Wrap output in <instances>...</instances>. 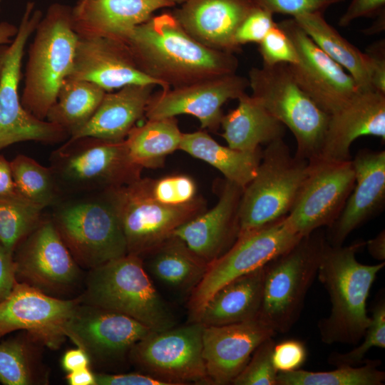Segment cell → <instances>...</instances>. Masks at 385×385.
Returning a JSON list of instances; mask_svg holds the SVG:
<instances>
[{
	"label": "cell",
	"instance_id": "cell-1",
	"mask_svg": "<svg viewBox=\"0 0 385 385\" xmlns=\"http://www.w3.org/2000/svg\"><path fill=\"white\" fill-rule=\"evenodd\" d=\"M120 41L138 68L162 90L235 73L239 67L233 53L198 42L170 12L153 15Z\"/></svg>",
	"mask_w": 385,
	"mask_h": 385
},
{
	"label": "cell",
	"instance_id": "cell-2",
	"mask_svg": "<svg viewBox=\"0 0 385 385\" xmlns=\"http://www.w3.org/2000/svg\"><path fill=\"white\" fill-rule=\"evenodd\" d=\"M365 245L363 241L347 246L327 242L325 247L317 277L331 304L329 315L317 323L320 339L326 344L356 345L370 323L366 301L385 262L371 265L359 262L356 254Z\"/></svg>",
	"mask_w": 385,
	"mask_h": 385
},
{
	"label": "cell",
	"instance_id": "cell-3",
	"mask_svg": "<svg viewBox=\"0 0 385 385\" xmlns=\"http://www.w3.org/2000/svg\"><path fill=\"white\" fill-rule=\"evenodd\" d=\"M34 34L21 101L30 113L46 120L73 66L78 36L73 29L72 7L60 3L50 5Z\"/></svg>",
	"mask_w": 385,
	"mask_h": 385
},
{
	"label": "cell",
	"instance_id": "cell-4",
	"mask_svg": "<svg viewBox=\"0 0 385 385\" xmlns=\"http://www.w3.org/2000/svg\"><path fill=\"white\" fill-rule=\"evenodd\" d=\"M81 302L117 312L153 332L176 326L169 304L146 272L140 257L127 254L89 270Z\"/></svg>",
	"mask_w": 385,
	"mask_h": 385
},
{
	"label": "cell",
	"instance_id": "cell-5",
	"mask_svg": "<svg viewBox=\"0 0 385 385\" xmlns=\"http://www.w3.org/2000/svg\"><path fill=\"white\" fill-rule=\"evenodd\" d=\"M53 209L52 222L80 267L91 270L128 254L108 190L65 197Z\"/></svg>",
	"mask_w": 385,
	"mask_h": 385
},
{
	"label": "cell",
	"instance_id": "cell-6",
	"mask_svg": "<svg viewBox=\"0 0 385 385\" xmlns=\"http://www.w3.org/2000/svg\"><path fill=\"white\" fill-rule=\"evenodd\" d=\"M50 164L63 197L129 184L140 178L143 170L131 160L125 139L91 136L68 138L52 152Z\"/></svg>",
	"mask_w": 385,
	"mask_h": 385
},
{
	"label": "cell",
	"instance_id": "cell-7",
	"mask_svg": "<svg viewBox=\"0 0 385 385\" xmlns=\"http://www.w3.org/2000/svg\"><path fill=\"white\" fill-rule=\"evenodd\" d=\"M327 245L326 235L319 229L264 266L257 317L276 333L288 332L298 321Z\"/></svg>",
	"mask_w": 385,
	"mask_h": 385
},
{
	"label": "cell",
	"instance_id": "cell-8",
	"mask_svg": "<svg viewBox=\"0 0 385 385\" xmlns=\"http://www.w3.org/2000/svg\"><path fill=\"white\" fill-rule=\"evenodd\" d=\"M247 79L251 96L292 133L294 155L308 161L317 158L329 114L297 84L288 65L253 67Z\"/></svg>",
	"mask_w": 385,
	"mask_h": 385
},
{
	"label": "cell",
	"instance_id": "cell-9",
	"mask_svg": "<svg viewBox=\"0 0 385 385\" xmlns=\"http://www.w3.org/2000/svg\"><path fill=\"white\" fill-rule=\"evenodd\" d=\"M308 170L309 161L291 155L282 138L267 144L255 177L243 189L239 235L287 216Z\"/></svg>",
	"mask_w": 385,
	"mask_h": 385
},
{
	"label": "cell",
	"instance_id": "cell-10",
	"mask_svg": "<svg viewBox=\"0 0 385 385\" xmlns=\"http://www.w3.org/2000/svg\"><path fill=\"white\" fill-rule=\"evenodd\" d=\"M43 14L34 2L26 4L18 31L8 46L0 51V150L16 143L35 141L54 144L69 138L61 127L41 120L22 106L19 93L22 60L26 43Z\"/></svg>",
	"mask_w": 385,
	"mask_h": 385
},
{
	"label": "cell",
	"instance_id": "cell-11",
	"mask_svg": "<svg viewBox=\"0 0 385 385\" xmlns=\"http://www.w3.org/2000/svg\"><path fill=\"white\" fill-rule=\"evenodd\" d=\"M108 192L124 233L128 254L140 257L171 236L180 225L205 211L204 200L198 197L179 206L155 200L145 191L141 177Z\"/></svg>",
	"mask_w": 385,
	"mask_h": 385
},
{
	"label": "cell",
	"instance_id": "cell-12",
	"mask_svg": "<svg viewBox=\"0 0 385 385\" xmlns=\"http://www.w3.org/2000/svg\"><path fill=\"white\" fill-rule=\"evenodd\" d=\"M302 237L291 227L286 216L240 235L226 252L208 265L202 279L188 299L190 318L223 285L263 267Z\"/></svg>",
	"mask_w": 385,
	"mask_h": 385
},
{
	"label": "cell",
	"instance_id": "cell-13",
	"mask_svg": "<svg viewBox=\"0 0 385 385\" xmlns=\"http://www.w3.org/2000/svg\"><path fill=\"white\" fill-rule=\"evenodd\" d=\"M204 326L196 322L152 332L138 342L128 356L133 364L173 385L210 383L202 356Z\"/></svg>",
	"mask_w": 385,
	"mask_h": 385
},
{
	"label": "cell",
	"instance_id": "cell-14",
	"mask_svg": "<svg viewBox=\"0 0 385 385\" xmlns=\"http://www.w3.org/2000/svg\"><path fill=\"white\" fill-rule=\"evenodd\" d=\"M354 183L351 160H309L307 175L286 216L288 223L302 237L329 227L342 212Z\"/></svg>",
	"mask_w": 385,
	"mask_h": 385
},
{
	"label": "cell",
	"instance_id": "cell-15",
	"mask_svg": "<svg viewBox=\"0 0 385 385\" xmlns=\"http://www.w3.org/2000/svg\"><path fill=\"white\" fill-rule=\"evenodd\" d=\"M13 257L17 282L53 297L71 291L81 279L80 266L51 217L43 216L37 226L17 245Z\"/></svg>",
	"mask_w": 385,
	"mask_h": 385
},
{
	"label": "cell",
	"instance_id": "cell-16",
	"mask_svg": "<svg viewBox=\"0 0 385 385\" xmlns=\"http://www.w3.org/2000/svg\"><path fill=\"white\" fill-rule=\"evenodd\" d=\"M293 43L298 61L288 65L301 88L325 113L332 114L360 91L351 75L327 56L294 18L278 23Z\"/></svg>",
	"mask_w": 385,
	"mask_h": 385
},
{
	"label": "cell",
	"instance_id": "cell-17",
	"mask_svg": "<svg viewBox=\"0 0 385 385\" xmlns=\"http://www.w3.org/2000/svg\"><path fill=\"white\" fill-rule=\"evenodd\" d=\"M64 332L91 361L111 364L128 356L132 347L153 331L130 317L80 301Z\"/></svg>",
	"mask_w": 385,
	"mask_h": 385
},
{
	"label": "cell",
	"instance_id": "cell-18",
	"mask_svg": "<svg viewBox=\"0 0 385 385\" xmlns=\"http://www.w3.org/2000/svg\"><path fill=\"white\" fill-rule=\"evenodd\" d=\"M81 301L48 295L26 284L16 282L9 294L0 302V339L24 330L56 349L66 339L65 326Z\"/></svg>",
	"mask_w": 385,
	"mask_h": 385
},
{
	"label": "cell",
	"instance_id": "cell-19",
	"mask_svg": "<svg viewBox=\"0 0 385 385\" xmlns=\"http://www.w3.org/2000/svg\"><path fill=\"white\" fill-rule=\"evenodd\" d=\"M247 88V78L235 73L162 90L152 95L145 115L157 119L190 115L200 121L202 129L214 131L220 126L223 105L229 100H237Z\"/></svg>",
	"mask_w": 385,
	"mask_h": 385
},
{
	"label": "cell",
	"instance_id": "cell-20",
	"mask_svg": "<svg viewBox=\"0 0 385 385\" xmlns=\"http://www.w3.org/2000/svg\"><path fill=\"white\" fill-rule=\"evenodd\" d=\"M276 332L258 317L220 326H204L202 356L210 384H232L256 348Z\"/></svg>",
	"mask_w": 385,
	"mask_h": 385
},
{
	"label": "cell",
	"instance_id": "cell-21",
	"mask_svg": "<svg viewBox=\"0 0 385 385\" xmlns=\"http://www.w3.org/2000/svg\"><path fill=\"white\" fill-rule=\"evenodd\" d=\"M68 77L95 83L106 92L133 84L159 86L138 68L124 42L106 36L78 37Z\"/></svg>",
	"mask_w": 385,
	"mask_h": 385
},
{
	"label": "cell",
	"instance_id": "cell-22",
	"mask_svg": "<svg viewBox=\"0 0 385 385\" xmlns=\"http://www.w3.org/2000/svg\"><path fill=\"white\" fill-rule=\"evenodd\" d=\"M243 188L225 180L217 204L178 227L173 233L207 264L226 252L237 240L238 210Z\"/></svg>",
	"mask_w": 385,
	"mask_h": 385
},
{
	"label": "cell",
	"instance_id": "cell-23",
	"mask_svg": "<svg viewBox=\"0 0 385 385\" xmlns=\"http://www.w3.org/2000/svg\"><path fill=\"white\" fill-rule=\"evenodd\" d=\"M385 140V94L359 91L345 106L329 115L317 158L325 160H350L352 143L361 136Z\"/></svg>",
	"mask_w": 385,
	"mask_h": 385
},
{
	"label": "cell",
	"instance_id": "cell-24",
	"mask_svg": "<svg viewBox=\"0 0 385 385\" xmlns=\"http://www.w3.org/2000/svg\"><path fill=\"white\" fill-rule=\"evenodd\" d=\"M355 183L345 205L326 235L332 246L342 245L352 231L376 215L385 202V151L360 150L351 159Z\"/></svg>",
	"mask_w": 385,
	"mask_h": 385
},
{
	"label": "cell",
	"instance_id": "cell-25",
	"mask_svg": "<svg viewBox=\"0 0 385 385\" xmlns=\"http://www.w3.org/2000/svg\"><path fill=\"white\" fill-rule=\"evenodd\" d=\"M172 14L181 26L202 44L235 53L234 36L257 6L252 0H186Z\"/></svg>",
	"mask_w": 385,
	"mask_h": 385
},
{
	"label": "cell",
	"instance_id": "cell-26",
	"mask_svg": "<svg viewBox=\"0 0 385 385\" xmlns=\"http://www.w3.org/2000/svg\"><path fill=\"white\" fill-rule=\"evenodd\" d=\"M175 6L168 0H78L72 7L73 29L81 38L120 40L156 11Z\"/></svg>",
	"mask_w": 385,
	"mask_h": 385
},
{
	"label": "cell",
	"instance_id": "cell-27",
	"mask_svg": "<svg viewBox=\"0 0 385 385\" xmlns=\"http://www.w3.org/2000/svg\"><path fill=\"white\" fill-rule=\"evenodd\" d=\"M154 85H128L106 92L96 111L69 138L91 136L112 141L126 138L145 113Z\"/></svg>",
	"mask_w": 385,
	"mask_h": 385
},
{
	"label": "cell",
	"instance_id": "cell-28",
	"mask_svg": "<svg viewBox=\"0 0 385 385\" xmlns=\"http://www.w3.org/2000/svg\"><path fill=\"white\" fill-rule=\"evenodd\" d=\"M150 277L171 293L188 299L208 267L178 237L172 235L142 257Z\"/></svg>",
	"mask_w": 385,
	"mask_h": 385
},
{
	"label": "cell",
	"instance_id": "cell-29",
	"mask_svg": "<svg viewBox=\"0 0 385 385\" xmlns=\"http://www.w3.org/2000/svg\"><path fill=\"white\" fill-rule=\"evenodd\" d=\"M264 266L223 285L189 322L220 326L257 317L262 299Z\"/></svg>",
	"mask_w": 385,
	"mask_h": 385
},
{
	"label": "cell",
	"instance_id": "cell-30",
	"mask_svg": "<svg viewBox=\"0 0 385 385\" xmlns=\"http://www.w3.org/2000/svg\"><path fill=\"white\" fill-rule=\"evenodd\" d=\"M235 108L223 115L222 137L227 146L237 150L255 152L284 134V125L270 114L253 96L246 93L237 98Z\"/></svg>",
	"mask_w": 385,
	"mask_h": 385
},
{
	"label": "cell",
	"instance_id": "cell-31",
	"mask_svg": "<svg viewBox=\"0 0 385 385\" xmlns=\"http://www.w3.org/2000/svg\"><path fill=\"white\" fill-rule=\"evenodd\" d=\"M179 150L207 163L243 189L255 177L262 153L260 149L245 152L223 146L203 130L183 133Z\"/></svg>",
	"mask_w": 385,
	"mask_h": 385
},
{
	"label": "cell",
	"instance_id": "cell-32",
	"mask_svg": "<svg viewBox=\"0 0 385 385\" xmlns=\"http://www.w3.org/2000/svg\"><path fill=\"white\" fill-rule=\"evenodd\" d=\"M293 18L327 56L351 75L359 91L372 90L365 53L330 25L324 19V14L306 13Z\"/></svg>",
	"mask_w": 385,
	"mask_h": 385
},
{
	"label": "cell",
	"instance_id": "cell-33",
	"mask_svg": "<svg viewBox=\"0 0 385 385\" xmlns=\"http://www.w3.org/2000/svg\"><path fill=\"white\" fill-rule=\"evenodd\" d=\"M183 133L175 117L148 119L135 126L125 138L131 160L141 168H158L179 150Z\"/></svg>",
	"mask_w": 385,
	"mask_h": 385
},
{
	"label": "cell",
	"instance_id": "cell-34",
	"mask_svg": "<svg viewBox=\"0 0 385 385\" xmlns=\"http://www.w3.org/2000/svg\"><path fill=\"white\" fill-rule=\"evenodd\" d=\"M44 344L26 332L0 343V382L4 385H37L48 383L43 366Z\"/></svg>",
	"mask_w": 385,
	"mask_h": 385
},
{
	"label": "cell",
	"instance_id": "cell-35",
	"mask_svg": "<svg viewBox=\"0 0 385 385\" xmlns=\"http://www.w3.org/2000/svg\"><path fill=\"white\" fill-rule=\"evenodd\" d=\"M105 93L95 83L68 77L60 86L46 120L61 127L70 137L88 122Z\"/></svg>",
	"mask_w": 385,
	"mask_h": 385
},
{
	"label": "cell",
	"instance_id": "cell-36",
	"mask_svg": "<svg viewBox=\"0 0 385 385\" xmlns=\"http://www.w3.org/2000/svg\"><path fill=\"white\" fill-rule=\"evenodd\" d=\"M364 365L339 366L332 371L297 369L278 372L277 385H383L385 373L379 369V360L365 359Z\"/></svg>",
	"mask_w": 385,
	"mask_h": 385
},
{
	"label": "cell",
	"instance_id": "cell-37",
	"mask_svg": "<svg viewBox=\"0 0 385 385\" xmlns=\"http://www.w3.org/2000/svg\"><path fill=\"white\" fill-rule=\"evenodd\" d=\"M10 164L19 192L30 202L46 209L63 198L50 167L22 154L14 158Z\"/></svg>",
	"mask_w": 385,
	"mask_h": 385
},
{
	"label": "cell",
	"instance_id": "cell-38",
	"mask_svg": "<svg viewBox=\"0 0 385 385\" xmlns=\"http://www.w3.org/2000/svg\"><path fill=\"white\" fill-rule=\"evenodd\" d=\"M44 210L21 195L0 197V242L10 252L37 226Z\"/></svg>",
	"mask_w": 385,
	"mask_h": 385
},
{
	"label": "cell",
	"instance_id": "cell-39",
	"mask_svg": "<svg viewBox=\"0 0 385 385\" xmlns=\"http://www.w3.org/2000/svg\"><path fill=\"white\" fill-rule=\"evenodd\" d=\"M370 323L362 343L346 353L332 352L328 362L334 366H356L365 361L367 352L374 347L385 348V301L381 297L374 304Z\"/></svg>",
	"mask_w": 385,
	"mask_h": 385
},
{
	"label": "cell",
	"instance_id": "cell-40",
	"mask_svg": "<svg viewBox=\"0 0 385 385\" xmlns=\"http://www.w3.org/2000/svg\"><path fill=\"white\" fill-rule=\"evenodd\" d=\"M141 180L150 197L167 205H183L197 198L196 184L186 175H170L158 179L141 178Z\"/></svg>",
	"mask_w": 385,
	"mask_h": 385
},
{
	"label": "cell",
	"instance_id": "cell-41",
	"mask_svg": "<svg viewBox=\"0 0 385 385\" xmlns=\"http://www.w3.org/2000/svg\"><path fill=\"white\" fill-rule=\"evenodd\" d=\"M275 344L273 337L262 342L255 350L243 370L235 378V385H277L278 371L272 362Z\"/></svg>",
	"mask_w": 385,
	"mask_h": 385
},
{
	"label": "cell",
	"instance_id": "cell-42",
	"mask_svg": "<svg viewBox=\"0 0 385 385\" xmlns=\"http://www.w3.org/2000/svg\"><path fill=\"white\" fill-rule=\"evenodd\" d=\"M259 44L262 65L294 64L298 56L293 43L278 23L270 30Z\"/></svg>",
	"mask_w": 385,
	"mask_h": 385
},
{
	"label": "cell",
	"instance_id": "cell-43",
	"mask_svg": "<svg viewBox=\"0 0 385 385\" xmlns=\"http://www.w3.org/2000/svg\"><path fill=\"white\" fill-rule=\"evenodd\" d=\"M276 23L273 14L255 6L237 29L234 36L235 45L240 48L244 44L260 43Z\"/></svg>",
	"mask_w": 385,
	"mask_h": 385
},
{
	"label": "cell",
	"instance_id": "cell-44",
	"mask_svg": "<svg viewBox=\"0 0 385 385\" xmlns=\"http://www.w3.org/2000/svg\"><path fill=\"white\" fill-rule=\"evenodd\" d=\"M345 0H252L255 6L274 15L290 16L292 18L306 13H322L330 6Z\"/></svg>",
	"mask_w": 385,
	"mask_h": 385
},
{
	"label": "cell",
	"instance_id": "cell-45",
	"mask_svg": "<svg viewBox=\"0 0 385 385\" xmlns=\"http://www.w3.org/2000/svg\"><path fill=\"white\" fill-rule=\"evenodd\" d=\"M272 362L278 372H289L299 369L307 358L304 344L297 339L284 340L274 344Z\"/></svg>",
	"mask_w": 385,
	"mask_h": 385
},
{
	"label": "cell",
	"instance_id": "cell-46",
	"mask_svg": "<svg viewBox=\"0 0 385 385\" xmlns=\"http://www.w3.org/2000/svg\"><path fill=\"white\" fill-rule=\"evenodd\" d=\"M367 58L371 89L385 94V41L371 43L364 52Z\"/></svg>",
	"mask_w": 385,
	"mask_h": 385
},
{
	"label": "cell",
	"instance_id": "cell-47",
	"mask_svg": "<svg viewBox=\"0 0 385 385\" xmlns=\"http://www.w3.org/2000/svg\"><path fill=\"white\" fill-rule=\"evenodd\" d=\"M385 11V0H351L339 19L341 27H347L360 18L376 17Z\"/></svg>",
	"mask_w": 385,
	"mask_h": 385
},
{
	"label": "cell",
	"instance_id": "cell-48",
	"mask_svg": "<svg viewBox=\"0 0 385 385\" xmlns=\"http://www.w3.org/2000/svg\"><path fill=\"white\" fill-rule=\"evenodd\" d=\"M96 385H173L147 373H95Z\"/></svg>",
	"mask_w": 385,
	"mask_h": 385
},
{
	"label": "cell",
	"instance_id": "cell-49",
	"mask_svg": "<svg viewBox=\"0 0 385 385\" xmlns=\"http://www.w3.org/2000/svg\"><path fill=\"white\" fill-rule=\"evenodd\" d=\"M16 282L13 254L0 242V302L9 294Z\"/></svg>",
	"mask_w": 385,
	"mask_h": 385
},
{
	"label": "cell",
	"instance_id": "cell-50",
	"mask_svg": "<svg viewBox=\"0 0 385 385\" xmlns=\"http://www.w3.org/2000/svg\"><path fill=\"white\" fill-rule=\"evenodd\" d=\"M91 363L87 353L81 348L69 349L61 359V366L67 373L90 366Z\"/></svg>",
	"mask_w": 385,
	"mask_h": 385
},
{
	"label": "cell",
	"instance_id": "cell-51",
	"mask_svg": "<svg viewBox=\"0 0 385 385\" xmlns=\"http://www.w3.org/2000/svg\"><path fill=\"white\" fill-rule=\"evenodd\" d=\"M16 195H21L14 181L10 161L0 154V197Z\"/></svg>",
	"mask_w": 385,
	"mask_h": 385
},
{
	"label": "cell",
	"instance_id": "cell-52",
	"mask_svg": "<svg viewBox=\"0 0 385 385\" xmlns=\"http://www.w3.org/2000/svg\"><path fill=\"white\" fill-rule=\"evenodd\" d=\"M66 381L70 385H96L95 373L84 367L68 373Z\"/></svg>",
	"mask_w": 385,
	"mask_h": 385
},
{
	"label": "cell",
	"instance_id": "cell-53",
	"mask_svg": "<svg viewBox=\"0 0 385 385\" xmlns=\"http://www.w3.org/2000/svg\"><path fill=\"white\" fill-rule=\"evenodd\" d=\"M367 250L372 257L384 262L385 260V232L381 231L374 238L366 242Z\"/></svg>",
	"mask_w": 385,
	"mask_h": 385
},
{
	"label": "cell",
	"instance_id": "cell-54",
	"mask_svg": "<svg viewBox=\"0 0 385 385\" xmlns=\"http://www.w3.org/2000/svg\"><path fill=\"white\" fill-rule=\"evenodd\" d=\"M18 31V27L6 21L0 23V45L10 43Z\"/></svg>",
	"mask_w": 385,
	"mask_h": 385
},
{
	"label": "cell",
	"instance_id": "cell-55",
	"mask_svg": "<svg viewBox=\"0 0 385 385\" xmlns=\"http://www.w3.org/2000/svg\"><path fill=\"white\" fill-rule=\"evenodd\" d=\"M376 19L372 23L371 26L363 31L366 35H374L384 31L385 29V11L376 16Z\"/></svg>",
	"mask_w": 385,
	"mask_h": 385
},
{
	"label": "cell",
	"instance_id": "cell-56",
	"mask_svg": "<svg viewBox=\"0 0 385 385\" xmlns=\"http://www.w3.org/2000/svg\"><path fill=\"white\" fill-rule=\"evenodd\" d=\"M168 1H171L175 5H176V4H180L183 3L186 0H168Z\"/></svg>",
	"mask_w": 385,
	"mask_h": 385
},
{
	"label": "cell",
	"instance_id": "cell-57",
	"mask_svg": "<svg viewBox=\"0 0 385 385\" xmlns=\"http://www.w3.org/2000/svg\"><path fill=\"white\" fill-rule=\"evenodd\" d=\"M1 73H2V61L0 57V80H1Z\"/></svg>",
	"mask_w": 385,
	"mask_h": 385
}]
</instances>
